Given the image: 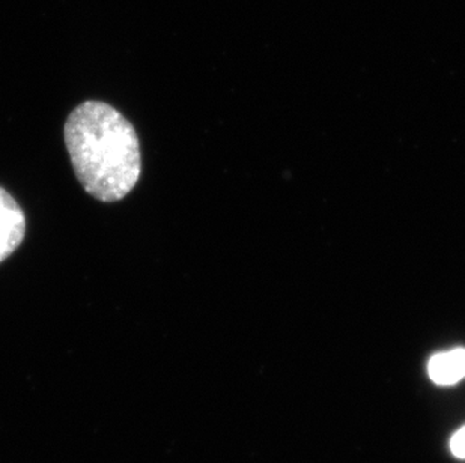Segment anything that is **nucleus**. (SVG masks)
Wrapping results in <instances>:
<instances>
[{
    "label": "nucleus",
    "mask_w": 465,
    "mask_h": 463,
    "mask_svg": "<svg viewBox=\"0 0 465 463\" xmlns=\"http://www.w3.org/2000/svg\"><path fill=\"white\" fill-rule=\"evenodd\" d=\"M66 151L84 192L105 203L123 201L142 173L136 128L103 101H84L66 119Z\"/></svg>",
    "instance_id": "obj_1"
},
{
    "label": "nucleus",
    "mask_w": 465,
    "mask_h": 463,
    "mask_svg": "<svg viewBox=\"0 0 465 463\" xmlns=\"http://www.w3.org/2000/svg\"><path fill=\"white\" fill-rule=\"evenodd\" d=\"M26 235V217L22 206L0 187V263L5 262L22 245Z\"/></svg>",
    "instance_id": "obj_2"
},
{
    "label": "nucleus",
    "mask_w": 465,
    "mask_h": 463,
    "mask_svg": "<svg viewBox=\"0 0 465 463\" xmlns=\"http://www.w3.org/2000/svg\"><path fill=\"white\" fill-rule=\"evenodd\" d=\"M430 379L437 385H453L465 378V350L435 354L428 364Z\"/></svg>",
    "instance_id": "obj_3"
},
{
    "label": "nucleus",
    "mask_w": 465,
    "mask_h": 463,
    "mask_svg": "<svg viewBox=\"0 0 465 463\" xmlns=\"http://www.w3.org/2000/svg\"><path fill=\"white\" fill-rule=\"evenodd\" d=\"M450 451L458 459H465V426L460 429L450 439Z\"/></svg>",
    "instance_id": "obj_4"
}]
</instances>
